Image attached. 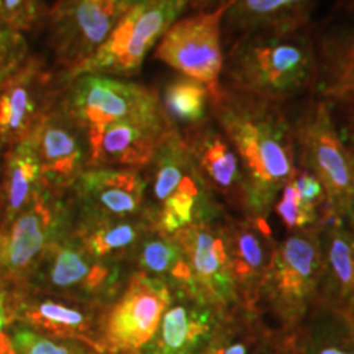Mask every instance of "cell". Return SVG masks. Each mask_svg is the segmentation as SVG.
<instances>
[{
	"instance_id": "cell-36",
	"label": "cell",
	"mask_w": 354,
	"mask_h": 354,
	"mask_svg": "<svg viewBox=\"0 0 354 354\" xmlns=\"http://www.w3.org/2000/svg\"><path fill=\"white\" fill-rule=\"evenodd\" d=\"M346 102L348 107L344 110V117H343V127L339 133V138H342L344 148L351 158L353 167H354V99L349 100H343Z\"/></svg>"
},
{
	"instance_id": "cell-18",
	"label": "cell",
	"mask_w": 354,
	"mask_h": 354,
	"mask_svg": "<svg viewBox=\"0 0 354 354\" xmlns=\"http://www.w3.org/2000/svg\"><path fill=\"white\" fill-rule=\"evenodd\" d=\"M146 183L128 169H97L77 177V197L88 220H127L141 210Z\"/></svg>"
},
{
	"instance_id": "cell-23",
	"label": "cell",
	"mask_w": 354,
	"mask_h": 354,
	"mask_svg": "<svg viewBox=\"0 0 354 354\" xmlns=\"http://www.w3.org/2000/svg\"><path fill=\"white\" fill-rule=\"evenodd\" d=\"M323 277L331 294L344 302H354V233L331 221L323 233Z\"/></svg>"
},
{
	"instance_id": "cell-30",
	"label": "cell",
	"mask_w": 354,
	"mask_h": 354,
	"mask_svg": "<svg viewBox=\"0 0 354 354\" xmlns=\"http://www.w3.org/2000/svg\"><path fill=\"white\" fill-rule=\"evenodd\" d=\"M8 336L17 354H94L77 339L55 338L26 325L10 326Z\"/></svg>"
},
{
	"instance_id": "cell-9",
	"label": "cell",
	"mask_w": 354,
	"mask_h": 354,
	"mask_svg": "<svg viewBox=\"0 0 354 354\" xmlns=\"http://www.w3.org/2000/svg\"><path fill=\"white\" fill-rule=\"evenodd\" d=\"M59 214L43 187L15 218L0 225V287L25 282L59 236Z\"/></svg>"
},
{
	"instance_id": "cell-10",
	"label": "cell",
	"mask_w": 354,
	"mask_h": 354,
	"mask_svg": "<svg viewBox=\"0 0 354 354\" xmlns=\"http://www.w3.org/2000/svg\"><path fill=\"white\" fill-rule=\"evenodd\" d=\"M172 295L166 282L143 272L135 274L105 320L104 348L115 354L140 353L156 333Z\"/></svg>"
},
{
	"instance_id": "cell-13",
	"label": "cell",
	"mask_w": 354,
	"mask_h": 354,
	"mask_svg": "<svg viewBox=\"0 0 354 354\" xmlns=\"http://www.w3.org/2000/svg\"><path fill=\"white\" fill-rule=\"evenodd\" d=\"M33 274L43 289L79 297L109 290L117 277V271L95 258L81 238L63 236L48 246Z\"/></svg>"
},
{
	"instance_id": "cell-38",
	"label": "cell",
	"mask_w": 354,
	"mask_h": 354,
	"mask_svg": "<svg viewBox=\"0 0 354 354\" xmlns=\"http://www.w3.org/2000/svg\"><path fill=\"white\" fill-rule=\"evenodd\" d=\"M256 354H299L290 344H279V346H266Z\"/></svg>"
},
{
	"instance_id": "cell-1",
	"label": "cell",
	"mask_w": 354,
	"mask_h": 354,
	"mask_svg": "<svg viewBox=\"0 0 354 354\" xmlns=\"http://www.w3.org/2000/svg\"><path fill=\"white\" fill-rule=\"evenodd\" d=\"M214 95L218 120L245 165L246 205L254 214H263L279 189L297 176L289 122L271 100L221 88Z\"/></svg>"
},
{
	"instance_id": "cell-28",
	"label": "cell",
	"mask_w": 354,
	"mask_h": 354,
	"mask_svg": "<svg viewBox=\"0 0 354 354\" xmlns=\"http://www.w3.org/2000/svg\"><path fill=\"white\" fill-rule=\"evenodd\" d=\"M304 354H354V320L339 312L322 315L307 330Z\"/></svg>"
},
{
	"instance_id": "cell-29",
	"label": "cell",
	"mask_w": 354,
	"mask_h": 354,
	"mask_svg": "<svg viewBox=\"0 0 354 354\" xmlns=\"http://www.w3.org/2000/svg\"><path fill=\"white\" fill-rule=\"evenodd\" d=\"M207 88L194 79L171 82L165 92V112L180 123H197L205 113Z\"/></svg>"
},
{
	"instance_id": "cell-24",
	"label": "cell",
	"mask_w": 354,
	"mask_h": 354,
	"mask_svg": "<svg viewBox=\"0 0 354 354\" xmlns=\"http://www.w3.org/2000/svg\"><path fill=\"white\" fill-rule=\"evenodd\" d=\"M194 158L203 174L209 177L212 185L228 197L230 201L241 202L246 205L248 189L246 179L240 169L236 153L220 135H210L203 138Z\"/></svg>"
},
{
	"instance_id": "cell-33",
	"label": "cell",
	"mask_w": 354,
	"mask_h": 354,
	"mask_svg": "<svg viewBox=\"0 0 354 354\" xmlns=\"http://www.w3.org/2000/svg\"><path fill=\"white\" fill-rule=\"evenodd\" d=\"M41 0H0V20L13 30L30 28L38 19Z\"/></svg>"
},
{
	"instance_id": "cell-22",
	"label": "cell",
	"mask_w": 354,
	"mask_h": 354,
	"mask_svg": "<svg viewBox=\"0 0 354 354\" xmlns=\"http://www.w3.org/2000/svg\"><path fill=\"white\" fill-rule=\"evenodd\" d=\"M44 187L39 162L28 141L13 146L8 153L0 185V225L15 218L35 194Z\"/></svg>"
},
{
	"instance_id": "cell-25",
	"label": "cell",
	"mask_w": 354,
	"mask_h": 354,
	"mask_svg": "<svg viewBox=\"0 0 354 354\" xmlns=\"http://www.w3.org/2000/svg\"><path fill=\"white\" fill-rule=\"evenodd\" d=\"M138 264L146 276L159 279L169 286L185 289L189 284V268L185 256L172 234L156 233L141 243Z\"/></svg>"
},
{
	"instance_id": "cell-17",
	"label": "cell",
	"mask_w": 354,
	"mask_h": 354,
	"mask_svg": "<svg viewBox=\"0 0 354 354\" xmlns=\"http://www.w3.org/2000/svg\"><path fill=\"white\" fill-rule=\"evenodd\" d=\"M166 133L165 118L125 120L87 131L88 165L97 167L148 166Z\"/></svg>"
},
{
	"instance_id": "cell-40",
	"label": "cell",
	"mask_w": 354,
	"mask_h": 354,
	"mask_svg": "<svg viewBox=\"0 0 354 354\" xmlns=\"http://www.w3.org/2000/svg\"><path fill=\"white\" fill-rule=\"evenodd\" d=\"M113 2H115V3H120V6H122V2H123V0H113Z\"/></svg>"
},
{
	"instance_id": "cell-27",
	"label": "cell",
	"mask_w": 354,
	"mask_h": 354,
	"mask_svg": "<svg viewBox=\"0 0 354 354\" xmlns=\"http://www.w3.org/2000/svg\"><path fill=\"white\" fill-rule=\"evenodd\" d=\"M323 94L342 102L354 99V28L326 44Z\"/></svg>"
},
{
	"instance_id": "cell-3",
	"label": "cell",
	"mask_w": 354,
	"mask_h": 354,
	"mask_svg": "<svg viewBox=\"0 0 354 354\" xmlns=\"http://www.w3.org/2000/svg\"><path fill=\"white\" fill-rule=\"evenodd\" d=\"M189 0H146L125 8L112 33L77 74H131L145 61L146 53L174 24Z\"/></svg>"
},
{
	"instance_id": "cell-31",
	"label": "cell",
	"mask_w": 354,
	"mask_h": 354,
	"mask_svg": "<svg viewBox=\"0 0 354 354\" xmlns=\"http://www.w3.org/2000/svg\"><path fill=\"white\" fill-rule=\"evenodd\" d=\"M277 215L284 221V225L290 230H304L308 225L315 223L317 209L305 205L300 198L294 180L286 184L282 189V197L276 205Z\"/></svg>"
},
{
	"instance_id": "cell-5",
	"label": "cell",
	"mask_w": 354,
	"mask_h": 354,
	"mask_svg": "<svg viewBox=\"0 0 354 354\" xmlns=\"http://www.w3.org/2000/svg\"><path fill=\"white\" fill-rule=\"evenodd\" d=\"M66 115L86 131L125 120L162 118L153 91L95 74H84L76 79L66 99Z\"/></svg>"
},
{
	"instance_id": "cell-34",
	"label": "cell",
	"mask_w": 354,
	"mask_h": 354,
	"mask_svg": "<svg viewBox=\"0 0 354 354\" xmlns=\"http://www.w3.org/2000/svg\"><path fill=\"white\" fill-rule=\"evenodd\" d=\"M253 338L245 331L220 328L212 342L198 354H250Z\"/></svg>"
},
{
	"instance_id": "cell-35",
	"label": "cell",
	"mask_w": 354,
	"mask_h": 354,
	"mask_svg": "<svg viewBox=\"0 0 354 354\" xmlns=\"http://www.w3.org/2000/svg\"><path fill=\"white\" fill-rule=\"evenodd\" d=\"M294 184L297 187L299 196L305 205L312 207V209H318L323 202H326L325 189H323L322 183L312 172H300L299 176H295Z\"/></svg>"
},
{
	"instance_id": "cell-12",
	"label": "cell",
	"mask_w": 354,
	"mask_h": 354,
	"mask_svg": "<svg viewBox=\"0 0 354 354\" xmlns=\"http://www.w3.org/2000/svg\"><path fill=\"white\" fill-rule=\"evenodd\" d=\"M123 10L113 0H63L51 28L57 61L76 73L100 50Z\"/></svg>"
},
{
	"instance_id": "cell-41",
	"label": "cell",
	"mask_w": 354,
	"mask_h": 354,
	"mask_svg": "<svg viewBox=\"0 0 354 354\" xmlns=\"http://www.w3.org/2000/svg\"><path fill=\"white\" fill-rule=\"evenodd\" d=\"M353 216H354V210H353Z\"/></svg>"
},
{
	"instance_id": "cell-6",
	"label": "cell",
	"mask_w": 354,
	"mask_h": 354,
	"mask_svg": "<svg viewBox=\"0 0 354 354\" xmlns=\"http://www.w3.org/2000/svg\"><path fill=\"white\" fill-rule=\"evenodd\" d=\"M322 277L320 236L312 232L297 233L274 246L261 289L281 315L295 320L307 312Z\"/></svg>"
},
{
	"instance_id": "cell-8",
	"label": "cell",
	"mask_w": 354,
	"mask_h": 354,
	"mask_svg": "<svg viewBox=\"0 0 354 354\" xmlns=\"http://www.w3.org/2000/svg\"><path fill=\"white\" fill-rule=\"evenodd\" d=\"M223 7L197 12L169 26L158 44L156 57L194 81L205 84L212 94L218 91L223 69L221 20Z\"/></svg>"
},
{
	"instance_id": "cell-21",
	"label": "cell",
	"mask_w": 354,
	"mask_h": 354,
	"mask_svg": "<svg viewBox=\"0 0 354 354\" xmlns=\"http://www.w3.org/2000/svg\"><path fill=\"white\" fill-rule=\"evenodd\" d=\"M310 0H220L223 17L248 35L300 28Z\"/></svg>"
},
{
	"instance_id": "cell-15",
	"label": "cell",
	"mask_w": 354,
	"mask_h": 354,
	"mask_svg": "<svg viewBox=\"0 0 354 354\" xmlns=\"http://www.w3.org/2000/svg\"><path fill=\"white\" fill-rule=\"evenodd\" d=\"M51 76L37 63L20 66L0 84V143L19 145L28 138L50 99Z\"/></svg>"
},
{
	"instance_id": "cell-11",
	"label": "cell",
	"mask_w": 354,
	"mask_h": 354,
	"mask_svg": "<svg viewBox=\"0 0 354 354\" xmlns=\"http://www.w3.org/2000/svg\"><path fill=\"white\" fill-rule=\"evenodd\" d=\"M187 261L189 284L185 290L215 308L228 307L238 299L227 236L205 221L192 223L172 234Z\"/></svg>"
},
{
	"instance_id": "cell-37",
	"label": "cell",
	"mask_w": 354,
	"mask_h": 354,
	"mask_svg": "<svg viewBox=\"0 0 354 354\" xmlns=\"http://www.w3.org/2000/svg\"><path fill=\"white\" fill-rule=\"evenodd\" d=\"M8 323V313H7V295L6 292L0 290V354H17L15 349L12 346L10 336L6 331V326Z\"/></svg>"
},
{
	"instance_id": "cell-39",
	"label": "cell",
	"mask_w": 354,
	"mask_h": 354,
	"mask_svg": "<svg viewBox=\"0 0 354 354\" xmlns=\"http://www.w3.org/2000/svg\"><path fill=\"white\" fill-rule=\"evenodd\" d=\"M141 2H146V0H123L122 7H123V8H128V7L136 6V3H141Z\"/></svg>"
},
{
	"instance_id": "cell-2",
	"label": "cell",
	"mask_w": 354,
	"mask_h": 354,
	"mask_svg": "<svg viewBox=\"0 0 354 354\" xmlns=\"http://www.w3.org/2000/svg\"><path fill=\"white\" fill-rule=\"evenodd\" d=\"M315 71L312 43L299 28L253 33L234 48L230 73L238 88L277 100L305 87Z\"/></svg>"
},
{
	"instance_id": "cell-19",
	"label": "cell",
	"mask_w": 354,
	"mask_h": 354,
	"mask_svg": "<svg viewBox=\"0 0 354 354\" xmlns=\"http://www.w3.org/2000/svg\"><path fill=\"white\" fill-rule=\"evenodd\" d=\"M225 236L236 289L246 294L261 289L274 251L268 225L263 218L245 221L227 230Z\"/></svg>"
},
{
	"instance_id": "cell-7",
	"label": "cell",
	"mask_w": 354,
	"mask_h": 354,
	"mask_svg": "<svg viewBox=\"0 0 354 354\" xmlns=\"http://www.w3.org/2000/svg\"><path fill=\"white\" fill-rule=\"evenodd\" d=\"M297 141L308 172L325 189L328 214L354 210V167L325 104H318L300 122Z\"/></svg>"
},
{
	"instance_id": "cell-20",
	"label": "cell",
	"mask_w": 354,
	"mask_h": 354,
	"mask_svg": "<svg viewBox=\"0 0 354 354\" xmlns=\"http://www.w3.org/2000/svg\"><path fill=\"white\" fill-rule=\"evenodd\" d=\"M8 323L20 320L26 326L43 330L57 338L87 339L94 328V315L91 310L74 304L59 302L44 297H19L12 308L7 307Z\"/></svg>"
},
{
	"instance_id": "cell-42",
	"label": "cell",
	"mask_w": 354,
	"mask_h": 354,
	"mask_svg": "<svg viewBox=\"0 0 354 354\" xmlns=\"http://www.w3.org/2000/svg\"><path fill=\"white\" fill-rule=\"evenodd\" d=\"M353 2H354V0H353Z\"/></svg>"
},
{
	"instance_id": "cell-26",
	"label": "cell",
	"mask_w": 354,
	"mask_h": 354,
	"mask_svg": "<svg viewBox=\"0 0 354 354\" xmlns=\"http://www.w3.org/2000/svg\"><path fill=\"white\" fill-rule=\"evenodd\" d=\"M143 233L145 225L140 221H133L131 218L88 220L79 238L95 258L105 259L128 250L140 240Z\"/></svg>"
},
{
	"instance_id": "cell-32",
	"label": "cell",
	"mask_w": 354,
	"mask_h": 354,
	"mask_svg": "<svg viewBox=\"0 0 354 354\" xmlns=\"http://www.w3.org/2000/svg\"><path fill=\"white\" fill-rule=\"evenodd\" d=\"M25 56V43L17 30L0 20V84L20 68Z\"/></svg>"
},
{
	"instance_id": "cell-16",
	"label": "cell",
	"mask_w": 354,
	"mask_h": 354,
	"mask_svg": "<svg viewBox=\"0 0 354 354\" xmlns=\"http://www.w3.org/2000/svg\"><path fill=\"white\" fill-rule=\"evenodd\" d=\"M82 128L66 113H44L28 135V145L39 162L44 187H57L77 179L86 159Z\"/></svg>"
},
{
	"instance_id": "cell-4",
	"label": "cell",
	"mask_w": 354,
	"mask_h": 354,
	"mask_svg": "<svg viewBox=\"0 0 354 354\" xmlns=\"http://www.w3.org/2000/svg\"><path fill=\"white\" fill-rule=\"evenodd\" d=\"M151 194L159 233L174 234L194 223L202 203V177L194 153L176 133L167 131L151 159Z\"/></svg>"
},
{
	"instance_id": "cell-14",
	"label": "cell",
	"mask_w": 354,
	"mask_h": 354,
	"mask_svg": "<svg viewBox=\"0 0 354 354\" xmlns=\"http://www.w3.org/2000/svg\"><path fill=\"white\" fill-rule=\"evenodd\" d=\"M221 328L216 308L183 287L162 313L156 333L141 354H198Z\"/></svg>"
}]
</instances>
